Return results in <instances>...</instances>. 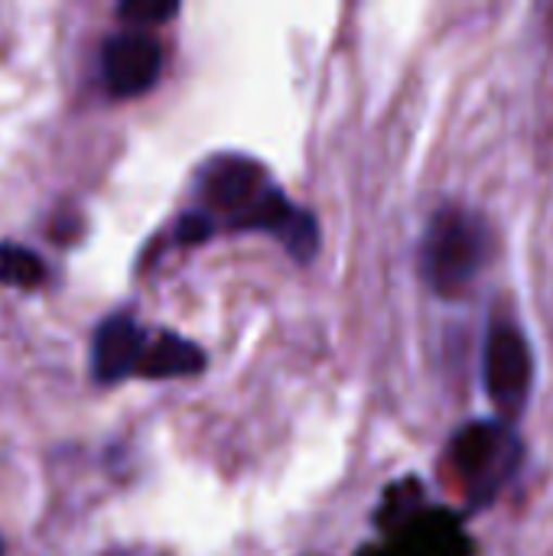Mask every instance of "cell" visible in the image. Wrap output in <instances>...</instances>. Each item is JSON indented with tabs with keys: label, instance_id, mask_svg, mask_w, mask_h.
Returning <instances> with one entry per match:
<instances>
[{
	"label": "cell",
	"instance_id": "6da1fadb",
	"mask_svg": "<svg viewBox=\"0 0 553 556\" xmlns=\"http://www.w3.org/2000/svg\"><path fill=\"white\" fill-rule=\"evenodd\" d=\"M492 251L495 231L489 218L479 208L450 202L433 212L420 238V277L437 296L460 300L486 274Z\"/></svg>",
	"mask_w": 553,
	"mask_h": 556
},
{
	"label": "cell",
	"instance_id": "7a4b0ae2",
	"mask_svg": "<svg viewBox=\"0 0 553 556\" xmlns=\"http://www.w3.org/2000/svg\"><path fill=\"white\" fill-rule=\"evenodd\" d=\"M453 469L473 505H489L521 463V440L505 420H479L463 427L450 446Z\"/></svg>",
	"mask_w": 553,
	"mask_h": 556
},
{
	"label": "cell",
	"instance_id": "3957f363",
	"mask_svg": "<svg viewBox=\"0 0 553 556\" xmlns=\"http://www.w3.org/2000/svg\"><path fill=\"white\" fill-rule=\"evenodd\" d=\"M482 381L492 407L499 410V420L515 424L531 401L535 352L525 329L508 313H495L489 323L482 345Z\"/></svg>",
	"mask_w": 553,
	"mask_h": 556
},
{
	"label": "cell",
	"instance_id": "277c9868",
	"mask_svg": "<svg viewBox=\"0 0 553 556\" xmlns=\"http://www.w3.org/2000/svg\"><path fill=\"white\" fill-rule=\"evenodd\" d=\"M271 189L267 169L241 153L212 156L196 179V212L205 215L212 225L222 222L228 228H241L251 208Z\"/></svg>",
	"mask_w": 553,
	"mask_h": 556
},
{
	"label": "cell",
	"instance_id": "5b68a950",
	"mask_svg": "<svg viewBox=\"0 0 553 556\" xmlns=\"http://www.w3.org/2000/svg\"><path fill=\"white\" fill-rule=\"evenodd\" d=\"M163 72V46L147 29H121L101 49V75L114 98L147 94Z\"/></svg>",
	"mask_w": 553,
	"mask_h": 556
},
{
	"label": "cell",
	"instance_id": "8992f818",
	"mask_svg": "<svg viewBox=\"0 0 553 556\" xmlns=\"http://www.w3.org/2000/svg\"><path fill=\"white\" fill-rule=\"evenodd\" d=\"M241 228L274 235L297 264H310L319 254V222L306 208L293 205L277 186L264 192V199L251 208Z\"/></svg>",
	"mask_w": 553,
	"mask_h": 556
},
{
	"label": "cell",
	"instance_id": "52a82bcc",
	"mask_svg": "<svg viewBox=\"0 0 553 556\" xmlns=\"http://www.w3.org/2000/svg\"><path fill=\"white\" fill-rule=\"evenodd\" d=\"M147 349V332L143 326L127 316H108L91 342V375L98 384H117L130 375H137L140 355Z\"/></svg>",
	"mask_w": 553,
	"mask_h": 556
},
{
	"label": "cell",
	"instance_id": "ba28073f",
	"mask_svg": "<svg viewBox=\"0 0 553 556\" xmlns=\"http://www.w3.org/2000/svg\"><path fill=\"white\" fill-rule=\"evenodd\" d=\"M205 368V352L199 345H192L189 339H179L173 332H160V336H147V349L140 355L137 375L150 378V381H166V378H186V375H199Z\"/></svg>",
	"mask_w": 553,
	"mask_h": 556
},
{
	"label": "cell",
	"instance_id": "9c48e42d",
	"mask_svg": "<svg viewBox=\"0 0 553 556\" xmlns=\"http://www.w3.org/2000/svg\"><path fill=\"white\" fill-rule=\"evenodd\" d=\"M46 280V264L36 251L20 244H0V283L33 290Z\"/></svg>",
	"mask_w": 553,
	"mask_h": 556
},
{
	"label": "cell",
	"instance_id": "30bf717a",
	"mask_svg": "<svg viewBox=\"0 0 553 556\" xmlns=\"http://www.w3.org/2000/svg\"><path fill=\"white\" fill-rule=\"evenodd\" d=\"M179 16V3H163V0H124L117 7V20L130 23V29L140 26H153V23H166Z\"/></svg>",
	"mask_w": 553,
	"mask_h": 556
},
{
	"label": "cell",
	"instance_id": "8fae6325",
	"mask_svg": "<svg viewBox=\"0 0 553 556\" xmlns=\"http://www.w3.org/2000/svg\"><path fill=\"white\" fill-rule=\"evenodd\" d=\"M212 235H215V225L205 215H199V212H186L179 218V225H176V241L179 244H202Z\"/></svg>",
	"mask_w": 553,
	"mask_h": 556
},
{
	"label": "cell",
	"instance_id": "7c38bea8",
	"mask_svg": "<svg viewBox=\"0 0 553 556\" xmlns=\"http://www.w3.org/2000/svg\"><path fill=\"white\" fill-rule=\"evenodd\" d=\"M0 556H3V541H0Z\"/></svg>",
	"mask_w": 553,
	"mask_h": 556
}]
</instances>
